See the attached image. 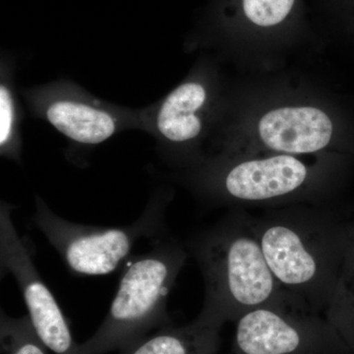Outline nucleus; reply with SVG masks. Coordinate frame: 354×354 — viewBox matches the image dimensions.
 <instances>
[{
  "instance_id": "f257e3e1",
  "label": "nucleus",
  "mask_w": 354,
  "mask_h": 354,
  "mask_svg": "<svg viewBox=\"0 0 354 354\" xmlns=\"http://www.w3.org/2000/svg\"><path fill=\"white\" fill-rule=\"evenodd\" d=\"M185 247L204 278L202 318L221 327L260 307L300 310L272 276L249 216L221 221Z\"/></svg>"
},
{
  "instance_id": "20e7f679",
  "label": "nucleus",
  "mask_w": 354,
  "mask_h": 354,
  "mask_svg": "<svg viewBox=\"0 0 354 354\" xmlns=\"http://www.w3.org/2000/svg\"><path fill=\"white\" fill-rule=\"evenodd\" d=\"M167 203L162 195L153 196L132 225L94 227L64 220L37 196L32 221L62 256L72 274L104 276L120 267L138 239L162 234Z\"/></svg>"
},
{
  "instance_id": "1a4fd4ad",
  "label": "nucleus",
  "mask_w": 354,
  "mask_h": 354,
  "mask_svg": "<svg viewBox=\"0 0 354 354\" xmlns=\"http://www.w3.org/2000/svg\"><path fill=\"white\" fill-rule=\"evenodd\" d=\"M258 132L268 148L288 155L323 150L333 136V123L321 109L312 106L281 108L261 118Z\"/></svg>"
},
{
  "instance_id": "4468645a",
  "label": "nucleus",
  "mask_w": 354,
  "mask_h": 354,
  "mask_svg": "<svg viewBox=\"0 0 354 354\" xmlns=\"http://www.w3.org/2000/svg\"><path fill=\"white\" fill-rule=\"evenodd\" d=\"M0 344L2 354H48L29 316L11 318L1 311Z\"/></svg>"
},
{
  "instance_id": "f03ea898",
  "label": "nucleus",
  "mask_w": 354,
  "mask_h": 354,
  "mask_svg": "<svg viewBox=\"0 0 354 354\" xmlns=\"http://www.w3.org/2000/svg\"><path fill=\"white\" fill-rule=\"evenodd\" d=\"M249 221L283 292L298 309L324 316L339 279L344 230L321 216Z\"/></svg>"
},
{
  "instance_id": "9b49d317",
  "label": "nucleus",
  "mask_w": 354,
  "mask_h": 354,
  "mask_svg": "<svg viewBox=\"0 0 354 354\" xmlns=\"http://www.w3.org/2000/svg\"><path fill=\"white\" fill-rule=\"evenodd\" d=\"M221 326L198 315L193 322L158 329L120 354H216L221 344Z\"/></svg>"
},
{
  "instance_id": "423d86ee",
  "label": "nucleus",
  "mask_w": 354,
  "mask_h": 354,
  "mask_svg": "<svg viewBox=\"0 0 354 354\" xmlns=\"http://www.w3.org/2000/svg\"><path fill=\"white\" fill-rule=\"evenodd\" d=\"M234 354H341L346 344L325 317L264 306L237 319Z\"/></svg>"
},
{
  "instance_id": "f8f14e48",
  "label": "nucleus",
  "mask_w": 354,
  "mask_h": 354,
  "mask_svg": "<svg viewBox=\"0 0 354 354\" xmlns=\"http://www.w3.org/2000/svg\"><path fill=\"white\" fill-rule=\"evenodd\" d=\"M324 317L342 341L354 342V234L344 230L339 279Z\"/></svg>"
},
{
  "instance_id": "dca6fc26",
  "label": "nucleus",
  "mask_w": 354,
  "mask_h": 354,
  "mask_svg": "<svg viewBox=\"0 0 354 354\" xmlns=\"http://www.w3.org/2000/svg\"><path fill=\"white\" fill-rule=\"evenodd\" d=\"M232 354H234V353H232Z\"/></svg>"
},
{
  "instance_id": "ddd939ff",
  "label": "nucleus",
  "mask_w": 354,
  "mask_h": 354,
  "mask_svg": "<svg viewBox=\"0 0 354 354\" xmlns=\"http://www.w3.org/2000/svg\"><path fill=\"white\" fill-rule=\"evenodd\" d=\"M11 62L2 60L0 74V155L14 162H21L23 114L14 85Z\"/></svg>"
},
{
  "instance_id": "2eb2a0df",
  "label": "nucleus",
  "mask_w": 354,
  "mask_h": 354,
  "mask_svg": "<svg viewBox=\"0 0 354 354\" xmlns=\"http://www.w3.org/2000/svg\"><path fill=\"white\" fill-rule=\"evenodd\" d=\"M295 0H243L246 17L261 27L283 22L292 9Z\"/></svg>"
},
{
  "instance_id": "39448f33",
  "label": "nucleus",
  "mask_w": 354,
  "mask_h": 354,
  "mask_svg": "<svg viewBox=\"0 0 354 354\" xmlns=\"http://www.w3.org/2000/svg\"><path fill=\"white\" fill-rule=\"evenodd\" d=\"M23 95L32 115L77 145H99L127 130H145L142 109L102 101L71 81L28 88Z\"/></svg>"
},
{
  "instance_id": "9d476101",
  "label": "nucleus",
  "mask_w": 354,
  "mask_h": 354,
  "mask_svg": "<svg viewBox=\"0 0 354 354\" xmlns=\"http://www.w3.org/2000/svg\"><path fill=\"white\" fill-rule=\"evenodd\" d=\"M208 102V92L197 81L177 86L162 101L142 109L144 131L150 133L160 144L183 145L201 135V111Z\"/></svg>"
},
{
  "instance_id": "6e6552de",
  "label": "nucleus",
  "mask_w": 354,
  "mask_h": 354,
  "mask_svg": "<svg viewBox=\"0 0 354 354\" xmlns=\"http://www.w3.org/2000/svg\"><path fill=\"white\" fill-rule=\"evenodd\" d=\"M309 174L308 167L290 155L253 158L223 172L221 189L239 201H271L297 193L308 181Z\"/></svg>"
},
{
  "instance_id": "0eeeda50",
  "label": "nucleus",
  "mask_w": 354,
  "mask_h": 354,
  "mask_svg": "<svg viewBox=\"0 0 354 354\" xmlns=\"http://www.w3.org/2000/svg\"><path fill=\"white\" fill-rule=\"evenodd\" d=\"M13 206H0V264L19 286L31 320L41 341L55 354H80L64 312L35 267L31 251L20 239L12 221Z\"/></svg>"
},
{
  "instance_id": "7ed1b4c3",
  "label": "nucleus",
  "mask_w": 354,
  "mask_h": 354,
  "mask_svg": "<svg viewBox=\"0 0 354 354\" xmlns=\"http://www.w3.org/2000/svg\"><path fill=\"white\" fill-rule=\"evenodd\" d=\"M187 256L185 246L169 241L130 261L106 318L88 341L79 344V353L120 351L151 330L171 325L167 297Z\"/></svg>"
}]
</instances>
